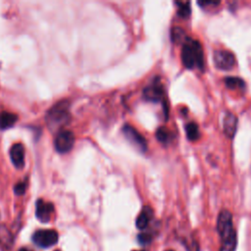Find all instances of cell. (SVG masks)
<instances>
[{"instance_id": "6da1fadb", "label": "cell", "mask_w": 251, "mask_h": 251, "mask_svg": "<svg viewBox=\"0 0 251 251\" xmlns=\"http://www.w3.org/2000/svg\"><path fill=\"white\" fill-rule=\"evenodd\" d=\"M183 64L187 69H200L204 68V54L199 42L186 38L181 53Z\"/></svg>"}, {"instance_id": "7a4b0ae2", "label": "cell", "mask_w": 251, "mask_h": 251, "mask_svg": "<svg viewBox=\"0 0 251 251\" xmlns=\"http://www.w3.org/2000/svg\"><path fill=\"white\" fill-rule=\"evenodd\" d=\"M70 119L69 111L66 103H59L54 106L47 115V122L51 127H59L60 125H64Z\"/></svg>"}, {"instance_id": "3957f363", "label": "cell", "mask_w": 251, "mask_h": 251, "mask_svg": "<svg viewBox=\"0 0 251 251\" xmlns=\"http://www.w3.org/2000/svg\"><path fill=\"white\" fill-rule=\"evenodd\" d=\"M217 230L222 239L228 238L236 233L232 226V216L229 211L223 210L218 217Z\"/></svg>"}, {"instance_id": "277c9868", "label": "cell", "mask_w": 251, "mask_h": 251, "mask_svg": "<svg viewBox=\"0 0 251 251\" xmlns=\"http://www.w3.org/2000/svg\"><path fill=\"white\" fill-rule=\"evenodd\" d=\"M213 60L216 68L224 71L231 70L236 64V59L233 53L226 49L216 50L213 55Z\"/></svg>"}, {"instance_id": "5b68a950", "label": "cell", "mask_w": 251, "mask_h": 251, "mask_svg": "<svg viewBox=\"0 0 251 251\" xmlns=\"http://www.w3.org/2000/svg\"><path fill=\"white\" fill-rule=\"evenodd\" d=\"M33 241L40 247H50L57 243L58 233L54 229H40L34 233Z\"/></svg>"}, {"instance_id": "8992f818", "label": "cell", "mask_w": 251, "mask_h": 251, "mask_svg": "<svg viewBox=\"0 0 251 251\" xmlns=\"http://www.w3.org/2000/svg\"><path fill=\"white\" fill-rule=\"evenodd\" d=\"M75 144V136L71 131L68 130H63L60 131L54 141L55 149L59 153H67L69 152Z\"/></svg>"}, {"instance_id": "52a82bcc", "label": "cell", "mask_w": 251, "mask_h": 251, "mask_svg": "<svg viewBox=\"0 0 251 251\" xmlns=\"http://www.w3.org/2000/svg\"><path fill=\"white\" fill-rule=\"evenodd\" d=\"M123 133L127 139L132 142L136 147L142 151H146L147 149V141L146 139L132 126L126 125L123 128Z\"/></svg>"}, {"instance_id": "ba28073f", "label": "cell", "mask_w": 251, "mask_h": 251, "mask_svg": "<svg viewBox=\"0 0 251 251\" xmlns=\"http://www.w3.org/2000/svg\"><path fill=\"white\" fill-rule=\"evenodd\" d=\"M54 213V206L50 202H46L43 199H39L37 201L36 215L37 218L42 223H47L51 220V217Z\"/></svg>"}, {"instance_id": "9c48e42d", "label": "cell", "mask_w": 251, "mask_h": 251, "mask_svg": "<svg viewBox=\"0 0 251 251\" xmlns=\"http://www.w3.org/2000/svg\"><path fill=\"white\" fill-rule=\"evenodd\" d=\"M143 95L147 100H150L153 102H159L163 99V96H164L163 86L158 81H154L151 85H149L144 89Z\"/></svg>"}, {"instance_id": "30bf717a", "label": "cell", "mask_w": 251, "mask_h": 251, "mask_svg": "<svg viewBox=\"0 0 251 251\" xmlns=\"http://www.w3.org/2000/svg\"><path fill=\"white\" fill-rule=\"evenodd\" d=\"M11 161L17 169L25 166V148L22 143H15L10 149Z\"/></svg>"}, {"instance_id": "8fae6325", "label": "cell", "mask_w": 251, "mask_h": 251, "mask_svg": "<svg viewBox=\"0 0 251 251\" xmlns=\"http://www.w3.org/2000/svg\"><path fill=\"white\" fill-rule=\"evenodd\" d=\"M223 129H224V133L225 135L229 137L232 138L235 135L236 132V128H237V118L233 113L228 112L226 113L225 117H224V121H223Z\"/></svg>"}, {"instance_id": "7c38bea8", "label": "cell", "mask_w": 251, "mask_h": 251, "mask_svg": "<svg viewBox=\"0 0 251 251\" xmlns=\"http://www.w3.org/2000/svg\"><path fill=\"white\" fill-rule=\"evenodd\" d=\"M152 216H153L152 209L149 206L144 207L140 212V214L138 215V217L137 218V221H136L137 228L139 229L145 228L148 226L150 220L152 219Z\"/></svg>"}, {"instance_id": "4fadbf2b", "label": "cell", "mask_w": 251, "mask_h": 251, "mask_svg": "<svg viewBox=\"0 0 251 251\" xmlns=\"http://www.w3.org/2000/svg\"><path fill=\"white\" fill-rule=\"evenodd\" d=\"M17 121V116L8 112L0 113V129L5 130L12 127Z\"/></svg>"}, {"instance_id": "5bb4252c", "label": "cell", "mask_w": 251, "mask_h": 251, "mask_svg": "<svg viewBox=\"0 0 251 251\" xmlns=\"http://www.w3.org/2000/svg\"><path fill=\"white\" fill-rule=\"evenodd\" d=\"M236 233L232 234L231 236L222 239V245L220 251H234L236 247Z\"/></svg>"}, {"instance_id": "9a60e30c", "label": "cell", "mask_w": 251, "mask_h": 251, "mask_svg": "<svg viewBox=\"0 0 251 251\" xmlns=\"http://www.w3.org/2000/svg\"><path fill=\"white\" fill-rule=\"evenodd\" d=\"M185 132H186V137L189 140L195 141L199 138V129L194 122H190L186 124Z\"/></svg>"}, {"instance_id": "2e32d148", "label": "cell", "mask_w": 251, "mask_h": 251, "mask_svg": "<svg viewBox=\"0 0 251 251\" xmlns=\"http://www.w3.org/2000/svg\"><path fill=\"white\" fill-rule=\"evenodd\" d=\"M225 84L228 89H231V90L244 89L245 87L244 81L237 77H227L225 79Z\"/></svg>"}, {"instance_id": "e0dca14e", "label": "cell", "mask_w": 251, "mask_h": 251, "mask_svg": "<svg viewBox=\"0 0 251 251\" xmlns=\"http://www.w3.org/2000/svg\"><path fill=\"white\" fill-rule=\"evenodd\" d=\"M13 242V237L8 228L4 226H0V243L9 247Z\"/></svg>"}, {"instance_id": "ac0fdd59", "label": "cell", "mask_w": 251, "mask_h": 251, "mask_svg": "<svg viewBox=\"0 0 251 251\" xmlns=\"http://www.w3.org/2000/svg\"><path fill=\"white\" fill-rule=\"evenodd\" d=\"M177 4L179 6V9H178L179 16L182 18H187L191 12L189 2H178Z\"/></svg>"}, {"instance_id": "d6986e66", "label": "cell", "mask_w": 251, "mask_h": 251, "mask_svg": "<svg viewBox=\"0 0 251 251\" xmlns=\"http://www.w3.org/2000/svg\"><path fill=\"white\" fill-rule=\"evenodd\" d=\"M170 132H169V130L167 129V128H165V127H161V128H159L158 130H157V132H156V137H157V139L159 140V141H161V142H167V141H169V139H170Z\"/></svg>"}, {"instance_id": "ffe728a7", "label": "cell", "mask_w": 251, "mask_h": 251, "mask_svg": "<svg viewBox=\"0 0 251 251\" xmlns=\"http://www.w3.org/2000/svg\"><path fill=\"white\" fill-rule=\"evenodd\" d=\"M186 38H185V34H184V32H183V29H181V28H174L173 30H172V40L174 41V42H177V43H181V42H184V40H185Z\"/></svg>"}, {"instance_id": "44dd1931", "label": "cell", "mask_w": 251, "mask_h": 251, "mask_svg": "<svg viewBox=\"0 0 251 251\" xmlns=\"http://www.w3.org/2000/svg\"><path fill=\"white\" fill-rule=\"evenodd\" d=\"M26 187H27V183L26 182H22V183H18L15 186V192L17 194H23L26 191Z\"/></svg>"}, {"instance_id": "7402d4cb", "label": "cell", "mask_w": 251, "mask_h": 251, "mask_svg": "<svg viewBox=\"0 0 251 251\" xmlns=\"http://www.w3.org/2000/svg\"><path fill=\"white\" fill-rule=\"evenodd\" d=\"M138 239H139V241L141 242V243H147V242H149L150 240H151V237L148 235V234H145V233H143V234H140L139 236H138Z\"/></svg>"}, {"instance_id": "603a6c76", "label": "cell", "mask_w": 251, "mask_h": 251, "mask_svg": "<svg viewBox=\"0 0 251 251\" xmlns=\"http://www.w3.org/2000/svg\"><path fill=\"white\" fill-rule=\"evenodd\" d=\"M19 251H32V250H30V249H28V248H22V249H20Z\"/></svg>"}, {"instance_id": "cb8c5ba5", "label": "cell", "mask_w": 251, "mask_h": 251, "mask_svg": "<svg viewBox=\"0 0 251 251\" xmlns=\"http://www.w3.org/2000/svg\"><path fill=\"white\" fill-rule=\"evenodd\" d=\"M135 251H145V250H135Z\"/></svg>"}, {"instance_id": "d4e9b609", "label": "cell", "mask_w": 251, "mask_h": 251, "mask_svg": "<svg viewBox=\"0 0 251 251\" xmlns=\"http://www.w3.org/2000/svg\"><path fill=\"white\" fill-rule=\"evenodd\" d=\"M168 251H174V250H168Z\"/></svg>"}, {"instance_id": "484cf974", "label": "cell", "mask_w": 251, "mask_h": 251, "mask_svg": "<svg viewBox=\"0 0 251 251\" xmlns=\"http://www.w3.org/2000/svg\"><path fill=\"white\" fill-rule=\"evenodd\" d=\"M55 251H60V250H55Z\"/></svg>"}]
</instances>
